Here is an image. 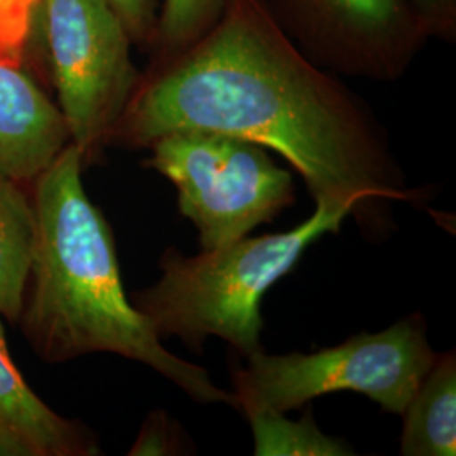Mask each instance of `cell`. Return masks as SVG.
<instances>
[{"label": "cell", "instance_id": "cell-17", "mask_svg": "<svg viewBox=\"0 0 456 456\" xmlns=\"http://www.w3.org/2000/svg\"><path fill=\"white\" fill-rule=\"evenodd\" d=\"M426 33L444 43L456 41V0H409Z\"/></svg>", "mask_w": 456, "mask_h": 456}, {"label": "cell", "instance_id": "cell-8", "mask_svg": "<svg viewBox=\"0 0 456 456\" xmlns=\"http://www.w3.org/2000/svg\"><path fill=\"white\" fill-rule=\"evenodd\" d=\"M68 144L56 102L24 68L0 60V171L31 184Z\"/></svg>", "mask_w": 456, "mask_h": 456}, {"label": "cell", "instance_id": "cell-15", "mask_svg": "<svg viewBox=\"0 0 456 456\" xmlns=\"http://www.w3.org/2000/svg\"><path fill=\"white\" fill-rule=\"evenodd\" d=\"M191 441L166 411H151L129 450L131 456L190 455Z\"/></svg>", "mask_w": 456, "mask_h": 456}, {"label": "cell", "instance_id": "cell-5", "mask_svg": "<svg viewBox=\"0 0 456 456\" xmlns=\"http://www.w3.org/2000/svg\"><path fill=\"white\" fill-rule=\"evenodd\" d=\"M149 149L144 166L175 184L178 210L193 222L203 250L247 237L296 200L293 175L256 142L215 132H176Z\"/></svg>", "mask_w": 456, "mask_h": 456}, {"label": "cell", "instance_id": "cell-4", "mask_svg": "<svg viewBox=\"0 0 456 456\" xmlns=\"http://www.w3.org/2000/svg\"><path fill=\"white\" fill-rule=\"evenodd\" d=\"M436 354L421 314L379 333H360L313 354L269 355L264 350L232 369L235 409L288 412L333 392H357L401 414Z\"/></svg>", "mask_w": 456, "mask_h": 456}, {"label": "cell", "instance_id": "cell-1", "mask_svg": "<svg viewBox=\"0 0 456 456\" xmlns=\"http://www.w3.org/2000/svg\"><path fill=\"white\" fill-rule=\"evenodd\" d=\"M176 132H215L281 154L316 205L382 232L411 190L369 105L296 48L264 0H228L191 48L141 75L109 146L149 149Z\"/></svg>", "mask_w": 456, "mask_h": 456}, {"label": "cell", "instance_id": "cell-14", "mask_svg": "<svg viewBox=\"0 0 456 456\" xmlns=\"http://www.w3.org/2000/svg\"><path fill=\"white\" fill-rule=\"evenodd\" d=\"M41 0H0V60L24 68Z\"/></svg>", "mask_w": 456, "mask_h": 456}, {"label": "cell", "instance_id": "cell-11", "mask_svg": "<svg viewBox=\"0 0 456 456\" xmlns=\"http://www.w3.org/2000/svg\"><path fill=\"white\" fill-rule=\"evenodd\" d=\"M36 240L31 184L0 171V316L17 325Z\"/></svg>", "mask_w": 456, "mask_h": 456}, {"label": "cell", "instance_id": "cell-7", "mask_svg": "<svg viewBox=\"0 0 456 456\" xmlns=\"http://www.w3.org/2000/svg\"><path fill=\"white\" fill-rule=\"evenodd\" d=\"M311 63L348 77L395 82L429 36L409 0H264Z\"/></svg>", "mask_w": 456, "mask_h": 456}, {"label": "cell", "instance_id": "cell-6", "mask_svg": "<svg viewBox=\"0 0 456 456\" xmlns=\"http://www.w3.org/2000/svg\"><path fill=\"white\" fill-rule=\"evenodd\" d=\"M45 69L69 142L83 166L97 163L141 80L132 39L107 0H41Z\"/></svg>", "mask_w": 456, "mask_h": 456}, {"label": "cell", "instance_id": "cell-9", "mask_svg": "<svg viewBox=\"0 0 456 456\" xmlns=\"http://www.w3.org/2000/svg\"><path fill=\"white\" fill-rule=\"evenodd\" d=\"M97 435L48 406L19 372L0 316V456H97Z\"/></svg>", "mask_w": 456, "mask_h": 456}, {"label": "cell", "instance_id": "cell-12", "mask_svg": "<svg viewBox=\"0 0 456 456\" xmlns=\"http://www.w3.org/2000/svg\"><path fill=\"white\" fill-rule=\"evenodd\" d=\"M245 418L254 433V453L257 456L354 455V450L343 441L320 431L311 411H306L299 421H291L286 412L277 411H248Z\"/></svg>", "mask_w": 456, "mask_h": 456}, {"label": "cell", "instance_id": "cell-2", "mask_svg": "<svg viewBox=\"0 0 456 456\" xmlns=\"http://www.w3.org/2000/svg\"><path fill=\"white\" fill-rule=\"evenodd\" d=\"M82 154L71 142L31 183L36 240L17 325L36 355L63 363L90 354L141 362L198 403L235 409L208 370L166 350L126 294L114 232L83 186Z\"/></svg>", "mask_w": 456, "mask_h": 456}, {"label": "cell", "instance_id": "cell-16", "mask_svg": "<svg viewBox=\"0 0 456 456\" xmlns=\"http://www.w3.org/2000/svg\"><path fill=\"white\" fill-rule=\"evenodd\" d=\"M124 22L132 45L152 49L158 34V0H107Z\"/></svg>", "mask_w": 456, "mask_h": 456}, {"label": "cell", "instance_id": "cell-3", "mask_svg": "<svg viewBox=\"0 0 456 456\" xmlns=\"http://www.w3.org/2000/svg\"><path fill=\"white\" fill-rule=\"evenodd\" d=\"M346 216L343 208L316 205L306 222L288 232L242 237L193 257L169 247L159 261L161 277L134 294L132 303L161 338L180 337L201 352L207 337H218L247 359L264 350V294L293 271L310 245L338 233Z\"/></svg>", "mask_w": 456, "mask_h": 456}, {"label": "cell", "instance_id": "cell-10", "mask_svg": "<svg viewBox=\"0 0 456 456\" xmlns=\"http://www.w3.org/2000/svg\"><path fill=\"white\" fill-rule=\"evenodd\" d=\"M401 414L404 418L401 455L455 456V352L436 355Z\"/></svg>", "mask_w": 456, "mask_h": 456}, {"label": "cell", "instance_id": "cell-13", "mask_svg": "<svg viewBox=\"0 0 456 456\" xmlns=\"http://www.w3.org/2000/svg\"><path fill=\"white\" fill-rule=\"evenodd\" d=\"M228 0H164L152 63L175 58L191 48L224 16Z\"/></svg>", "mask_w": 456, "mask_h": 456}]
</instances>
